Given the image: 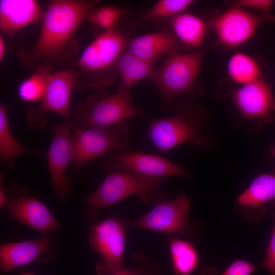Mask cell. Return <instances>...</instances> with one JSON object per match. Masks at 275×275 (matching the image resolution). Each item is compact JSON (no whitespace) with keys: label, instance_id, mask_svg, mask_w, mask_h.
Segmentation results:
<instances>
[{"label":"cell","instance_id":"6da1fadb","mask_svg":"<svg viewBox=\"0 0 275 275\" xmlns=\"http://www.w3.org/2000/svg\"><path fill=\"white\" fill-rule=\"evenodd\" d=\"M99 3L97 0L49 1L35 43L17 53L20 62L34 69L40 64L53 66L61 60L76 31Z\"/></svg>","mask_w":275,"mask_h":275},{"label":"cell","instance_id":"7a4b0ae2","mask_svg":"<svg viewBox=\"0 0 275 275\" xmlns=\"http://www.w3.org/2000/svg\"><path fill=\"white\" fill-rule=\"evenodd\" d=\"M129 40L120 31H102L84 49L71 70L74 90L105 88L118 75V61Z\"/></svg>","mask_w":275,"mask_h":275},{"label":"cell","instance_id":"3957f363","mask_svg":"<svg viewBox=\"0 0 275 275\" xmlns=\"http://www.w3.org/2000/svg\"><path fill=\"white\" fill-rule=\"evenodd\" d=\"M164 178L147 176L126 172L107 174L104 180L90 195L85 198V217L89 221L97 218V211L109 207L128 197L136 195L143 203L155 205L167 199L159 188Z\"/></svg>","mask_w":275,"mask_h":275},{"label":"cell","instance_id":"277c9868","mask_svg":"<svg viewBox=\"0 0 275 275\" xmlns=\"http://www.w3.org/2000/svg\"><path fill=\"white\" fill-rule=\"evenodd\" d=\"M144 116L133 103L130 92L118 89L111 93L105 88L87 97L71 115L72 129L102 127L132 118Z\"/></svg>","mask_w":275,"mask_h":275},{"label":"cell","instance_id":"5b68a950","mask_svg":"<svg viewBox=\"0 0 275 275\" xmlns=\"http://www.w3.org/2000/svg\"><path fill=\"white\" fill-rule=\"evenodd\" d=\"M202 50L178 51L168 57L149 78L161 97V108L167 111L178 97L191 94L196 89L201 70Z\"/></svg>","mask_w":275,"mask_h":275},{"label":"cell","instance_id":"8992f818","mask_svg":"<svg viewBox=\"0 0 275 275\" xmlns=\"http://www.w3.org/2000/svg\"><path fill=\"white\" fill-rule=\"evenodd\" d=\"M204 125L197 107L191 104L182 105L177 106L170 116L152 118L146 136L161 152L185 143L203 147L205 140L202 130Z\"/></svg>","mask_w":275,"mask_h":275},{"label":"cell","instance_id":"52a82bcc","mask_svg":"<svg viewBox=\"0 0 275 275\" xmlns=\"http://www.w3.org/2000/svg\"><path fill=\"white\" fill-rule=\"evenodd\" d=\"M72 130L75 171L91 160L130 145L129 128L125 121L106 127Z\"/></svg>","mask_w":275,"mask_h":275},{"label":"cell","instance_id":"ba28073f","mask_svg":"<svg viewBox=\"0 0 275 275\" xmlns=\"http://www.w3.org/2000/svg\"><path fill=\"white\" fill-rule=\"evenodd\" d=\"M190 201L184 194L172 200H163L156 203L148 212L132 219L123 218L127 228H140L168 235L194 237V224L190 222L188 213Z\"/></svg>","mask_w":275,"mask_h":275},{"label":"cell","instance_id":"9c48e42d","mask_svg":"<svg viewBox=\"0 0 275 275\" xmlns=\"http://www.w3.org/2000/svg\"><path fill=\"white\" fill-rule=\"evenodd\" d=\"M126 228L117 214L90 225L89 242L101 258L95 265L96 275H113L125 267Z\"/></svg>","mask_w":275,"mask_h":275},{"label":"cell","instance_id":"30bf717a","mask_svg":"<svg viewBox=\"0 0 275 275\" xmlns=\"http://www.w3.org/2000/svg\"><path fill=\"white\" fill-rule=\"evenodd\" d=\"M74 84V74L71 69L53 72L39 104L28 111V125L34 129L42 128L47 122L46 114L49 112L59 115L70 124V104Z\"/></svg>","mask_w":275,"mask_h":275},{"label":"cell","instance_id":"8fae6325","mask_svg":"<svg viewBox=\"0 0 275 275\" xmlns=\"http://www.w3.org/2000/svg\"><path fill=\"white\" fill-rule=\"evenodd\" d=\"M106 174L126 172L166 178L170 176L189 177L185 169L163 157L153 154L130 151L110 153L102 159Z\"/></svg>","mask_w":275,"mask_h":275},{"label":"cell","instance_id":"7c38bea8","mask_svg":"<svg viewBox=\"0 0 275 275\" xmlns=\"http://www.w3.org/2000/svg\"><path fill=\"white\" fill-rule=\"evenodd\" d=\"M71 129V124L65 121L53 125L52 140L46 155L52 185L60 201L65 200L71 189L72 180L67 174L73 161Z\"/></svg>","mask_w":275,"mask_h":275},{"label":"cell","instance_id":"4fadbf2b","mask_svg":"<svg viewBox=\"0 0 275 275\" xmlns=\"http://www.w3.org/2000/svg\"><path fill=\"white\" fill-rule=\"evenodd\" d=\"M262 21L261 16L233 6L214 17L211 26L220 44L234 48L251 39Z\"/></svg>","mask_w":275,"mask_h":275},{"label":"cell","instance_id":"5bb4252c","mask_svg":"<svg viewBox=\"0 0 275 275\" xmlns=\"http://www.w3.org/2000/svg\"><path fill=\"white\" fill-rule=\"evenodd\" d=\"M6 207L11 219L37 231L47 233L62 228L48 208L35 197L15 198Z\"/></svg>","mask_w":275,"mask_h":275},{"label":"cell","instance_id":"9a60e30c","mask_svg":"<svg viewBox=\"0 0 275 275\" xmlns=\"http://www.w3.org/2000/svg\"><path fill=\"white\" fill-rule=\"evenodd\" d=\"M231 97L239 111L248 118H264L273 111L274 97L270 86L262 78L240 86Z\"/></svg>","mask_w":275,"mask_h":275},{"label":"cell","instance_id":"2e32d148","mask_svg":"<svg viewBox=\"0 0 275 275\" xmlns=\"http://www.w3.org/2000/svg\"><path fill=\"white\" fill-rule=\"evenodd\" d=\"M44 12L35 0H1V31L6 35H13L43 19Z\"/></svg>","mask_w":275,"mask_h":275},{"label":"cell","instance_id":"e0dca14e","mask_svg":"<svg viewBox=\"0 0 275 275\" xmlns=\"http://www.w3.org/2000/svg\"><path fill=\"white\" fill-rule=\"evenodd\" d=\"M50 243L47 235L38 239L16 242L2 243L0 245V268L7 272L38 259L49 248Z\"/></svg>","mask_w":275,"mask_h":275},{"label":"cell","instance_id":"ac0fdd59","mask_svg":"<svg viewBox=\"0 0 275 275\" xmlns=\"http://www.w3.org/2000/svg\"><path fill=\"white\" fill-rule=\"evenodd\" d=\"M180 43L170 32L146 34L129 40L126 49L134 55L155 63L159 58L179 51Z\"/></svg>","mask_w":275,"mask_h":275},{"label":"cell","instance_id":"d6986e66","mask_svg":"<svg viewBox=\"0 0 275 275\" xmlns=\"http://www.w3.org/2000/svg\"><path fill=\"white\" fill-rule=\"evenodd\" d=\"M171 32L180 43L197 48L203 43L207 24L199 16L188 12L181 13L169 19Z\"/></svg>","mask_w":275,"mask_h":275},{"label":"cell","instance_id":"ffe728a7","mask_svg":"<svg viewBox=\"0 0 275 275\" xmlns=\"http://www.w3.org/2000/svg\"><path fill=\"white\" fill-rule=\"evenodd\" d=\"M154 64L134 55L126 49L117 65L120 80L119 89L130 92L138 82L149 79L155 70Z\"/></svg>","mask_w":275,"mask_h":275},{"label":"cell","instance_id":"44dd1931","mask_svg":"<svg viewBox=\"0 0 275 275\" xmlns=\"http://www.w3.org/2000/svg\"><path fill=\"white\" fill-rule=\"evenodd\" d=\"M172 268L176 275H191L199 267L200 256L190 240L168 235Z\"/></svg>","mask_w":275,"mask_h":275},{"label":"cell","instance_id":"7402d4cb","mask_svg":"<svg viewBox=\"0 0 275 275\" xmlns=\"http://www.w3.org/2000/svg\"><path fill=\"white\" fill-rule=\"evenodd\" d=\"M275 199V174L257 176L238 197L237 202L244 207L258 208Z\"/></svg>","mask_w":275,"mask_h":275},{"label":"cell","instance_id":"603a6c76","mask_svg":"<svg viewBox=\"0 0 275 275\" xmlns=\"http://www.w3.org/2000/svg\"><path fill=\"white\" fill-rule=\"evenodd\" d=\"M227 71L230 79L240 86L262 78L258 62L252 57L242 52H236L231 56L227 62Z\"/></svg>","mask_w":275,"mask_h":275},{"label":"cell","instance_id":"cb8c5ba5","mask_svg":"<svg viewBox=\"0 0 275 275\" xmlns=\"http://www.w3.org/2000/svg\"><path fill=\"white\" fill-rule=\"evenodd\" d=\"M52 68L53 66L49 64H39L33 74L19 84L17 92L20 99L26 102L40 101L53 73Z\"/></svg>","mask_w":275,"mask_h":275},{"label":"cell","instance_id":"d4e9b609","mask_svg":"<svg viewBox=\"0 0 275 275\" xmlns=\"http://www.w3.org/2000/svg\"><path fill=\"white\" fill-rule=\"evenodd\" d=\"M34 152L24 148L13 136L9 126L8 107L0 105V155L3 161Z\"/></svg>","mask_w":275,"mask_h":275},{"label":"cell","instance_id":"484cf974","mask_svg":"<svg viewBox=\"0 0 275 275\" xmlns=\"http://www.w3.org/2000/svg\"><path fill=\"white\" fill-rule=\"evenodd\" d=\"M193 0H160L149 9L139 15L135 23L141 24L150 21L171 18L185 12L194 3Z\"/></svg>","mask_w":275,"mask_h":275},{"label":"cell","instance_id":"4316f807","mask_svg":"<svg viewBox=\"0 0 275 275\" xmlns=\"http://www.w3.org/2000/svg\"><path fill=\"white\" fill-rule=\"evenodd\" d=\"M129 12L125 7L103 6L97 7L87 17L92 24L103 30L102 31L117 29L122 18Z\"/></svg>","mask_w":275,"mask_h":275},{"label":"cell","instance_id":"83f0119b","mask_svg":"<svg viewBox=\"0 0 275 275\" xmlns=\"http://www.w3.org/2000/svg\"><path fill=\"white\" fill-rule=\"evenodd\" d=\"M132 265L120 270L113 275H160L158 265L151 261L141 251H136L131 257Z\"/></svg>","mask_w":275,"mask_h":275},{"label":"cell","instance_id":"f1b7e54d","mask_svg":"<svg viewBox=\"0 0 275 275\" xmlns=\"http://www.w3.org/2000/svg\"><path fill=\"white\" fill-rule=\"evenodd\" d=\"M257 266L245 260L238 259L232 262L220 275H251ZM200 275H212L210 268L203 270Z\"/></svg>","mask_w":275,"mask_h":275},{"label":"cell","instance_id":"f546056e","mask_svg":"<svg viewBox=\"0 0 275 275\" xmlns=\"http://www.w3.org/2000/svg\"><path fill=\"white\" fill-rule=\"evenodd\" d=\"M273 5V1L272 0H240L234 5L248 11L260 12L262 15L270 14Z\"/></svg>","mask_w":275,"mask_h":275},{"label":"cell","instance_id":"4dcf8cb0","mask_svg":"<svg viewBox=\"0 0 275 275\" xmlns=\"http://www.w3.org/2000/svg\"><path fill=\"white\" fill-rule=\"evenodd\" d=\"M264 266L269 272L275 275V221L268 246L265 255Z\"/></svg>","mask_w":275,"mask_h":275},{"label":"cell","instance_id":"1f68e13d","mask_svg":"<svg viewBox=\"0 0 275 275\" xmlns=\"http://www.w3.org/2000/svg\"><path fill=\"white\" fill-rule=\"evenodd\" d=\"M9 200L7 198L6 193L4 189L3 183L1 181L0 186V206L1 208L6 207Z\"/></svg>","mask_w":275,"mask_h":275},{"label":"cell","instance_id":"d6a6232c","mask_svg":"<svg viewBox=\"0 0 275 275\" xmlns=\"http://www.w3.org/2000/svg\"><path fill=\"white\" fill-rule=\"evenodd\" d=\"M6 43L2 34L0 35V62H3L5 56L6 47Z\"/></svg>","mask_w":275,"mask_h":275},{"label":"cell","instance_id":"836d02e7","mask_svg":"<svg viewBox=\"0 0 275 275\" xmlns=\"http://www.w3.org/2000/svg\"><path fill=\"white\" fill-rule=\"evenodd\" d=\"M261 17L263 21L275 23V15H272L270 14L267 15H262Z\"/></svg>","mask_w":275,"mask_h":275},{"label":"cell","instance_id":"e575fe53","mask_svg":"<svg viewBox=\"0 0 275 275\" xmlns=\"http://www.w3.org/2000/svg\"><path fill=\"white\" fill-rule=\"evenodd\" d=\"M271 153L272 156H273L275 157V144L272 146L271 149Z\"/></svg>","mask_w":275,"mask_h":275},{"label":"cell","instance_id":"d590c367","mask_svg":"<svg viewBox=\"0 0 275 275\" xmlns=\"http://www.w3.org/2000/svg\"><path fill=\"white\" fill-rule=\"evenodd\" d=\"M20 275H35L31 272H23Z\"/></svg>","mask_w":275,"mask_h":275},{"label":"cell","instance_id":"8d00e7d4","mask_svg":"<svg viewBox=\"0 0 275 275\" xmlns=\"http://www.w3.org/2000/svg\"><path fill=\"white\" fill-rule=\"evenodd\" d=\"M275 110V97H274V101H273V111Z\"/></svg>","mask_w":275,"mask_h":275},{"label":"cell","instance_id":"74e56055","mask_svg":"<svg viewBox=\"0 0 275 275\" xmlns=\"http://www.w3.org/2000/svg\"><path fill=\"white\" fill-rule=\"evenodd\" d=\"M273 205L274 207V209H275V202L273 203ZM275 217V210H274V218Z\"/></svg>","mask_w":275,"mask_h":275}]
</instances>
